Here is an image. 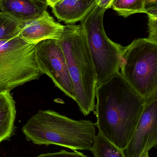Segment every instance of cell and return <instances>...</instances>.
<instances>
[{
  "label": "cell",
  "mask_w": 157,
  "mask_h": 157,
  "mask_svg": "<svg viewBox=\"0 0 157 157\" xmlns=\"http://www.w3.org/2000/svg\"><path fill=\"white\" fill-rule=\"evenodd\" d=\"M96 126L104 137L124 150L133 134L145 101L128 85L120 73L96 90Z\"/></svg>",
  "instance_id": "cell-1"
},
{
  "label": "cell",
  "mask_w": 157,
  "mask_h": 157,
  "mask_svg": "<svg viewBox=\"0 0 157 157\" xmlns=\"http://www.w3.org/2000/svg\"><path fill=\"white\" fill-rule=\"evenodd\" d=\"M22 132L26 140L34 144L90 151L96 136V124L90 120L76 121L53 110H41L27 121Z\"/></svg>",
  "instance_id": "cell-2"
},
{
  "label": "cell",
  "mask_w": 157,
  "mask_h": 157,
  "mask_svg": "<svg viewBox=\"0 0 157 157\" xmlns=\"http://www.w3.org/2000/svg\"><path fill=\"white\" fill-rule=\"evenodd\" d=\"M73 82L76 100L85 116L95 110L97 87L96 71L80 25H67L59 40Z\"/></svg>",
  "instance_id": "cell-3"
},
{
  "label": "cell",
  "mask_w": 157,
  "mask_h": 157,
  "mask_svg": "<svg viewBox=\"0 0 157 157\" xmlns=\"http://www.w3.org/2000/svg\"><path fill=\"white\" fill-rule=\"evenodd\" d=\"M120 74L145 101L157 96V42L139 38L124 47Z\"/></svg>",
  "instance_id": "cell-4"
},
{
  "label": "cell",
  "mask_w": 157,
  "mask_h": 157,
  "mask_svg": "<svg viewBox=\"0 0 157 157\" xmlns=\"http://www.w3.org/2000/svg\"><path fill=\"white\" fill-rule=\"evenodd\" d=\"M106 10L96 5L80 25L92 57L97 86L120 73L124 48L111 40L105 33L103 17Z\"/></svg>",
  "instance_id": "cell-5"
},
{
  "label": "cell",
  "mask_w": 157,
  "mask_h": 157,
  "mask_svg": "<svg viewBox=\"0 0 157 157\" xmlns=\"http://www.w3.org/2000/svg\"><path fill=\"white\" fill-rule=\"evenodd\" d=\"M35 47L19 36L0 40V93L10 92L43 75L35 59Z\"/></svg>",
  "instance_id": "cell-6"
},
{
  "label": "cell",
  "mask_w": 157,
  "mask_h": 157,
  "mask_svg": "<svg viewBox=\"0 0 157 157\" xmlns=\"http://www.w3.org/2000/svg\"><path fill=\"white\" fill-rule=\"evenodd\" d=\"M35 57L38 69L69 98L76 95L64 53L59 40H46L35 45Z\"/></svg>",
  "instance_id": "cell-7"
},
{
  "label": "cell",
  "mask_w": 157,
  "mask_h": 157,
  "mask_svg": "<svg viewBox=\"0 0 157 157\" xmlns=\"http://www.w3.org/2000/svg\"><path fill=\"white\" fill-rule=\"evenodd\" d=\"M157 145V96L145 101L133 134L124 150L127 157H139Z\"/></svg>",
  "instance_id": "cell-8"
},
{
  "label": "cell",
  "mask_w": 157,
  "mask_h": 157,
  "mask_svg": "<svg viewBox=\"0 0 157 157\" xmlns=\"http://www.w3.org/2000/svg\"><path fill=\"white\" fill-rule=\"evenodd\" d=\"M64 27L45 10L37 18L22 23L19 37L26 42L34 45L46 40H59Z\"/></svg>",
  "instance_id": "cell-9"
},
{
  "label": "cell",
  "mask_w": 157,
  "mask_h": 157,
  "mask_svg": "<svg viewBox=\"0 0 157 157\" xmlns=\"http://www.w3.org/2000/svg\"><path fill=\"white\" fill-rule=\"evenodd\" d=\"M49 6L41 0H2V12L10 15L22 23L41 15Z\"/></svg>",
  "instance_id": "cell-10"
},
{
  "label": "cell",
  "mask_w": 157,
  "mask_h": 157,
  "mask_svg": "<svg viewBox=\"0 0 157 157\" xmlns=\"http://www.w3.org/2000/svg\"><path fill=\"white\" fill-rule=\"evenodd\" d=\"M96 0H62L52 7L53 14L60 21L73 25L82 21L96 5Z\"/></svg>",
  "instance_id": "cell-11"
},
{
  "label": "cell",
  "mask_w": 157,
  "mask_h": 157,
  "mask_svg": "<svg viewBox=\"0 0 157 157\" xmlns=\"http://www.w3.org/2000/svg\"><path fill=\"white\" fill-rule=\"evenodd\" d=\"M16 114L15 103L10 92L0 93V143L13 135Z\"/></svg>",
  "instance_id": "cell-12"
},
{
  "label": "cell",
  "mask_w": 157,
  "mask_h": 157,
  "mask_svg": "<svg viewBox=\"0 0 157 157\" xmlns=\"http://www.w3.org/2000/svg\"><path fill=\"white\" fill-rule=\"evenodd\" d=\"M90 151L94 157H127L123 150L116 146L99 132Z\"/></svg>",
  "instance_id": "cell-13"
},
{
  "label": "cell",
  "mask_w": 157,
  "mask_h": 157,
  "mask_svg": "<svg viewBox=\"0 0 157 157\" xmlns=\"http://www.w3.org/2000/svg\"><path fill=\"white\" fill-rule=\"evenodd\" d=\"M22 23L6 13H0V40L19 36Z\"/></svg>",
  "instance_id": "cell-14"
},
{
  "label": "cell",
  "mask_w": 157,
  "mask_h": 157,
  "mask_svg": "<svg viewBox=\"0 0 157 157\" xmlns=\"http://www.w3.org/2000/svg\"><path fill=\"white\" fill-rule=\"evenodd\" d=\"M144 3V0H114L111 7L126 18L136 13H145Z\"/></svg>",
  "instance_id": "cell-15"
},
{
  "label": "cell",
  "mask_w": 157,
  "mask_h": 157,
  "mask_svg": "<svg viewBox=\"0 0 157 157\" xmlns=\"http://www.w3.org/2000/svg\"><path fill=\"white\" fill-rule=\"evenodd\" d=\"M35 157H89L81 152L75 150L73 152H69L61 150L55 153H49L41 154Z\"/></svg>",
  "instance_id": "cell-16"
},
{
  "label": "cell",
  "mask_w": 157,
  "mask_h": 157,
  "mask_svg": "<svg viewBox=\"0 0 157 157\" xmlns=\"http://www.w3.org/2000/svg\"><path fill=\"white\" fill-rule=\"evenodd\" d=\"M148 39L157 42V17L148 16Z\"/></svg>",
  "instance_id": "cell-17"
},
{
  "label": "cell",
  "mask_w": 157,
  "mask_h": 157,
  "mask_svg": "<svg viewBox=\"0 0 157 157\" xmlns=\"http://www.w3.org/2000/svg\"><path fill=\"white\" fill-rule=\"evenodd\" d=\"M144 8L148 16L157 17V0H144Z\"/></svg>",
  "instance_id": "cell-18"
},
{
  "label": "cell",
  "mask_w": 157,
  "mask_h": 157,
  "mask_svg": "<svg viewBox=\"0 0 157 157\" xmlns=\"http://www.w3.org/2000/svg\"><path fill=\"white\" fill-rule=\"evenodd\" d=\"M113 1L114 0H96V3L97 6L107 10L112 7Z\"/></svg>",
  "instance_id": "cell-19"
},
{
  "label": "cell",
  "mask_w": 157,
  "mask_h": 157,
  "mask_svg": "<svg viewBox=\"0 0 157 157\" xmlns=\"http://www.w3.org/2000/svg\"><path fill=\"white\" fill-rule=\"evenodd\" d=\"M61 1L62 0H47L46 2L49 6H50L52 8L55 4Z\"/></svg>",
  "instance_id": "cell-20"
},
{
  "label": "cell",
  "mask_w": 157,
  "mask_h": 157,
  "mask_svg": "<svg viewBox=\"0 0 157 157\" xmlns=\"http://www.w3.org/2000/svg\"><path fill=\"white\" fill-rule=\"evenodd\" d=\"M139 157H149L148 152L144 153L143 154H142V155Z\"/></svg>",
  "instance_id": "cell-21"
},
{
  "label": "cell",
  "mask_w": 157,
  "mask_h": 157,
  "mask_svg": "<svg viewBox=\"0 0 157 157\" xmlns=\"http://www.w3.org/2000/svg\"><path fill=\"white\" fill-rule=\"evenodd\" d=\"M2 0H0V13L2 12V10H1V3H2Z\"/></svg>",
  "instance_id": "cell-22"
},
{
  "label": "cell",
  "mask_w": 157,
  "mask_h": 157,
  "mask_svg": "<svg viewBox=\"0 0 157 157\" xmlns=\"http://www.w3.org/2000/svg\"><path fill=\"white\" fill-rule=\"evenodd\" d=\"M41 1H44V2H46V1H47V0H41Z\"/></svg>",
  "instance_id": "cell-23"
}]
</instances>
